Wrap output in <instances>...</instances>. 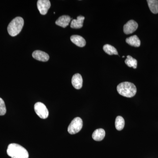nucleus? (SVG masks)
<instances>
[{"label":"nucleus","mask_w":158,"mask_h":158,"mask_svg":"<svg viewBox=\"0 0 158 158\" xmlns=\"http://www.w3.org/2000/svg\"><path fill=\"white\" fill-rule=\"evenodd\" d=\"M33 58L41 62H47L49 59V56L45 52L42 51H35L32 54Z\"/></svg>","instance_id":"6e6552de"},{"label":"nucleus","mask_w":158,"mask_h":158,"mask_svg":"<svg viewBox=\"0 0 158 158\" xmlns=\"http://www.w3.org/2000/svg\"><path fill=\"white\" fill-rule=\"evenodd\" d=\"M7 154L11 158H29V153L26 148L15 143L9 144Z\"/></svg>","instance_id":"f257e3e1"},{"label":"nucleus","mask_w":158,"mask_h":158,"mask_svg":"<svg viewBox=\"0 0 158 158\" xmlns=\"http://www.w3.org/2000/svg\"><path fill=\"white\" fill-rule=\"evenodd\" d=\"M106 135L105 130L103 129H98L92 134V138L96 141H101L104 138Z\"/></svg>","instance_id":"ddd939ff"},{"label":"nucleus","mask_w":158,"mask_h":158,"mask_svg":"<svg viewBox=\"0 0 158 158\" xmlns=\"http://www.w3.org/2000/svg\"><path fill=\"white\" fill-rule=\"evenodd\" d=\"M138 23L133 20H131L124 25L123 32L126 34H132L138 29Z\"/></svg>","instance_id":"0eeeda50"},{"label":"nucleus","mask_w":158,"mask_h":158,"mask_svg":"<svg viewBox=\"0 0 158 158\" xmlns=\"http://www.w3.org/2000/svg\"><path fill=\"white\" fill-rule=\"evenodd\" d=\"M124 56H123V58H124Z\"/></svg>","instance_id":"aec40b11"},{"label":"nucleus","mask_w":158,"mask_h":158,"mask_svg":"<svg viewBox=\"0 0 158 158\" xmlns=\"http://www.w3.org/2000/svg\"><path fill=\"white\" fill-rule=\"evenodd\" d=\"M72 42L79 47H84L86 45V41L81 36L79 35H73L70 37Z\"/></svg>","instance_id":"9b49d317"},{"label":"nucleus","mask_w":158,"mask_h":158,"mask_svg":"<svg viewBox=\"0 0 158 158\" xmlns=\"http://www.w3.org/2000/svg\"><path fill=\"white\" fill-rule=\"evenodd\" d=\"M104 51L106 53L109 55H118V53L117 50L115 47L110 44H105L103 48Z\"/></svg>","instance_id":"dca6fc26"},{"label":"nucleus","mask_w":158,"mask_h":158,"mask_svg":"<svg viewBox=\"0 0 158 158\" xmlns=\"http://www.w3.org/2000/svg\"><path fill=\"white\" fill-rule=\"evenodd\" d=\"M125 121L124 118L121 116H118L116 118L115 127L118 131H121L124 128Z\"/></svg>","instance_id":"a211bd4d"},{"label":"nucleus","mask_w":158,"mask_h":158,"mask_svg":"<svg viewBox=\"0 0 158 158\" xmlns=\"http://www.w3.org/2000/svg\"><path fill=\"white\" fill-rule=\"evenodd\" d=\"M6 113V105L4 100L0 98V116L5 115Z\"/></svg>","instance_id":"6ab92c4d"},{"label":"nucleus","mask_w":158,"mask_h":158,"mask_svg":"<svg viewBox=\"0 0 158 158\" xmlns=\"http://www.w3.org/2000/svg\"><path fill=\"white\" fill-rule=\"evenodd\" d=\"M34 110L37 116L40 118L45 119L49 115L48 110L45 105L42 102H38L34 105Z\"/></svg>","instance_id":"39448f33"},{"label":"nucleus","mask_w":158,"mask_h":158,"mask_svg":"<svg viewBox=\"0 0 158 158\" xmlns=\"http://www.w3.org/2000/svg\"><path fill=\"white\" fill-rule=\"evenodd\" d=\"M70 21V16L66 15H62L56 21V24L62 27L65 28L69 25Z\"/></svg>","instance_id":"9d476101"},{"label":"nucleus","mask_w":158,"mask_h":158,"mask_svg":"<svg viewBox=\"0 0 158 158\" xmlns=\"http://www.w3.org/2000/svg\"><path fill=\"white\" fill-rule=\"evenodd\" d=\"M83 127V121L80 117H76L72 121L69 126L68 131L71 135L78 133Z\"/></svg>","instance_id":"20e7f679"},{"label":"nucleus","mask_w":158,"mask_h":158,"mask_svg":"<svg viewBox=\"0 0 158 158\" xmlns=\"http://www.w3.org/2000/svg\"><path fill=\"white\" fill-rule=\"evenodd\" d=\"M117 90L119 94L127 98L133 97L137 92V88L135 85L128 82L119 84L117 86Z\"/></svg>","instance_id":"f03ea898"},{"label":"nucleus","mask_w":158,"mask_h":158,"mask_svg":"<svg viewBox=\"0 0 158 158\" xmlns=\"http://www.w3.org/2000/svg\"><path fill=\"white\" fill-rule=\"evenodd\" d=\"M126 42L129 45L135 47H139L141 45V41L137 35H134L127 38Z\"/></svg>","instance_id":"4468645a"},{"label":"nucleus","mask_w":158,"mask_h":158,"mask_svg":"<svg viewBox=\"0 0 158 158\" xmlns=\"http://www.w3.org/2000/svg\"><path fill=\"white\" fill-rule=\"evenodd\" d=\"M150 10L153 14L158 13V0H148Z\"/></svg>","instance_id":"2eb2a0df"},{"label":"nucleus","mask_w":158,"mask_h":158,"mask_svg":"<svg viewBox=\"0 0 158 158\" xmlns=\"http://www.w3.org/2000/svg\"><path fill=\"white\" fill-rule=\"evenodd\" d=\"M37 6L40 14L45 15L50 8V2L48 0H39L37 1Z\"/></svg>","instance_id":"423d86ee"},{"label":"nucleus","mask_w":158,"mask_h":158,"mask_svg":"<svg viewBox=\"0 0 158 158\" xmlns=\"http://www.w3.org/2000/svg\"><path fill=\"white\" fill-rule=\"evenodd\" d=\"M72 84L74 88L76 89L81 88L83 85V79L81 75L76 73L74 75L72 79Z\"/></svg>","instance_id":"1a4fd4ad"},{"label":"nucleus","mask_w":158,"mask_h":158,"mask_svg":"<svg viewBox=\"0 0 158 158\" xmlns=\"http://www.w3.org/2000/svg\"><path fill=\"white\" fill-rule=\"evenodd\" d=\"M23 25L24 20L22 18H15L8 26V31L9 35L12 37L16 36L21 31Z\"/></svg>","instance_id":"7ed1b4c3"},{"label":"nucleus","mask_w":158,"mask_h":158,"mask_svg":"<svg viewBox=\"0 0 158 158\" xmlns=\"http://www.w3.org/2000/svg\"><path fill=\"white\" fill-rule=\"evenodd\" d=\"M125 62L126 64L129 67H133L134 69L137 68L138 61L131 56H128Z\"/></svg>","instance_id":"f3484780"},{"label":"nucleus","mask_w":158,"mask_h":158,"mask_svg":"<svg viewBox=\"0 0 158 158\" xmlns=\"http://www.w3.org/2000/svg\"><path fill=\"white\" fill-rule=\"evenodd\" d=\"M85 17L82 15H79L77 17V19H73L71 23L70 27L73 29H80L83 26V23Z\"/></svg>","instance_id":"f8f14e48"}]
</instances>
